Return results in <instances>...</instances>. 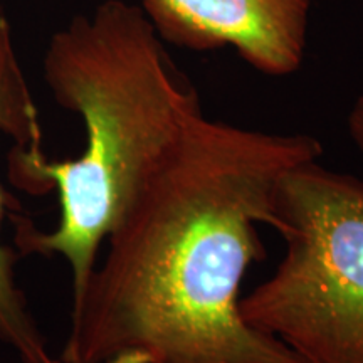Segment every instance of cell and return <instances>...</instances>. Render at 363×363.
I'll list each match as a JSON object with an SVG mask.
<instances>
[{"mask_svg": "<svg viewBox=\"0 0 363 363\" xmlns=\"http://www.w3.org/2000/svg\"><path fill=\"white\" fill-rule=\"evenodd\" d=\"M313 0H143L162 39L195 49L233 45L254 69L291 74L301 66Z\"/></svg>", "mask_w": 363, "mask_h": 363, "instance_id": "obj_4", "label": "cell"}, {"mask_svg": "<svg viewBox=\"0 0 363 363\" xmlns=\"http://www.w3.org/2000/svg\"><path fill=\"white\" fill-rule=\"evenodd\" d=\"M272 229L284 254L240 299L246 323L301 363H363V182L296 165L276 190Z\"/></svg>", "mask_w": 363, "mask_h": 363, "instance_id": "obj_3", "label": "cell"}, {"mask_svg": "<svg viewBox=\"0 0 363 363\" xmlns=\"http://www.w3.org/2000/svg\"><path fill=\"white\" fill-rule=\"evenodd\" d=\"M142 7L106 0L52 35L44 79L52 98L81 116L78 158L49 160L43 148L13 145L9 179L29 194L57 192L59 220L39 230L12 214L21 256H61L72 299L83 293L99 249L136 190L202 115L197 93L180 78Z\"/></svg>", "mask_w": 363, "mask_h": 363, "instance_id": "obj_2", "label": "cell"}, {"mask_svg": "<svg viewBox=\"0 0 363 363\" xmlns=\"http://www.w3.org/2000/svg\"><path fill=\"white\" fill-rule=\"evenodd\" d=\"M0 133L17 147L43 148L39 113L22 72L9 21L0 16ZM21 202L0 185V225L6 217L21 212ZM21 254L0 240V343L22 363H61L48 348V340L27 305L16 279Z\"/></svg>", "mask_w": 363, "mask_h": 363, "instance_id": "obj_5", "label": "cell"}, {"mask_svg": "<svg viewBox=\"0 0 363 363\" xmlns=\"http://www.w3.org/2000/svg\"><path fill=\"white\" fill-rule=\"evenodd\" d=\"M348 128H350V135L357 147L363 152V96L357 99L355 106L348 118Z\"/></svg>", "mask_w": 363, "mask_h": 363, "instance_id": "obj_6", "label": "cell"}, {"mask_svg": "<svg viewBox=\"0 0 363 363\" xmlns=\"http://www.w3.org/2000/svg\"><path fill=\"white\" fill-rule=\"evenodd\" d=\"M321 153L310 135L195 118L108 234L59 362L301 363L246 323L240 286L283 175Z\"/></svg>", "mask_w": 363, "mask_h": 363, "instance_id": "obj_1", "label": "cell"}]
</instances>
